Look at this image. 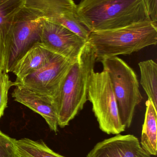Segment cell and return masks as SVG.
Returning <instances> with one entry per match:
<instances>
[{
	"mask_svg": "<svg viewBox=\"0 0 157 157\" xmlns=\"http://www.w3.org/2000/svg\"><path fill=\"white\" fill-rule=\"evenodd\" d=\"M76 12L91 32L151 21L144 0H82Z\"/></svg>",
	"mask_w": 157,
	"mask_h": 157,
	"instance_id": "obj_1",
	"label": "cell"
},
{
	"mask_svg": "<svg viewBox=\"0 0 157 157\" xmlns=\"http://www.w3.org/2000/svg\"><path fill=\"white\" fill-rule=\"evenodd\" d=\"M96 62L95 50L87 41L65 76L54 99L58 126L69 125L87 101L89 80Z\"/></svg>",
	"mask_w": 157,
	"mask_h": 157,
	"instance_id": "obj_2",
	"label": "cell"
},
{
	"mask_svg": "<svg viewBox=\"0 0 157 157\" xmlns=\"http://www.w3.org/2000/svg\"><path fill=\"white\" fill-rule=\"evenodd\" d=\"M157 23H135L112 30L90 33L87 42L94 48L96 62L130 55L157 43Z\"/></svg>",
	"mask_w": 157,
	"mask_h": 157,
	"instance_id": "obj_3",
	"label": "cell"
},
{
	"mask_svg": "<svg viewBox=\"0 0 157 157\" xmlns=\"http://www.w3.org/2000/svg\"><path fill=\"white\" fill-rule=\"evenodd\" d=\"M108 74L117 99L120 118L125 128L132 122L135 108L143 99L137 75L134 70L118 57L101 61Z\"/></svg>",
	"mask_w": 157,
	"mask_h": 157,
	"instance_id": "obj_4",
	"label": "cell"
},
{
	"mask_svg": "<svg viewBox=\"0 0 157 157\" xmlns=\"http://www.w3.org/2000/svg\"><path fill=\"white\" fill-rule=\"evenodd\" d=\"M87 100L92 103V110L101 131L115 135L125 131L110 78L106 71L92 73Z\"/></svg>",
	"mask_w": 157,
	"mask_h": 157,
	"instance_id": "obj_5",
	"label": "cell"
},
{
	"mask_svg": "<svg viewBox=\"0 0 157 157\" xmlns=\"http://www.w3.org/2000/svg\"><path fill=\"white\" fill-rule=\"evenodd\" d=\"M43 19L23 7L14 17L10 31V45L6 72H10L17 61L34 44L40 42Z\"/></svg>",
	"mask_w": 157,
	"mask_h": 157,
	"instance_id": "obj_6",
	"label": "cell"
},
{
	"mask_svg": "<svg viewBox=\"0 0 157 157\" xmlns=\"http://www.w3.org/2000/svg\"><path fill=\"white\" fill-rule=\"evenodd\" d=\"M77 59H69L55 54L47 65L21 80L15 81L13 82V86H23L54 99Z\"/></svg>",
	"mask_w": 157,
	"mask_h": 157,
	"instance_id": "obj_7",
	"label": "cell"
},
{
	"mask_svg": "<svg viewBox=\"0 0 157 157\" xmlns=\"http://www.w3.org/2000/svg\"><path fill=\"white\" fill-rule=\"evenodd\" d=\"M40 42L53 53L76 59L87 41L63 26L43 19Z\"/></svg>",
	"mask_w": 157,
	"mask_h": 157,
	"instance_id": "obj_8",
	"label": "cell"
},
{
	"mask_svg": "<svg viewBox=\"0 0 157 157\" xmlns=\"http://www.w3.org/2000/svg\"><path fill=\"white\" fill-rule=\"evenodd\" d=\"M133 135H116L95 145L86 157H152Z\"/></svg>",
	"mask_w": 157,
	"mask_h": 157,
	"instance_id": "obj_9",
	"label": "cell"
},
{
	"mask_svg": "<svg viewBox=\"0 0 157 157\" xmlns=\"http://www.w3.org/2000/svg\"><path fill=\"white\" fill-rule=\"evenodd\" d=\"M12 97L15 101L25 105L42 116L50 129L57 133L58 116L53 99L21 86H16Z\"/></svg>",
	"mask_w": 157,
	"mask_h": 157,
	"instance_id": "obj_10",
	"label": "cell"
},
{
	"mask_svg": "<svg viewBox=\"0 0 157 157\" xmlns=\"http://www.w3.org/2000/svg\"><path fill=\"white\" fill-rule=\"evenodd\" d=\"M55 54L41 42H37L17 61L9 72L16 76L15 81L21 80L47 65Z\"/></svg>",
	"mask_w": 157,
	"mask_h": 157,
	"instance_id": "obj_11",
	"label": "cell"
},
{
	"mask_svg": "<svg viewBox=\"0 0 157 157\" xmlns=\"http://www.w3.org/2000/svg\"><path fill=\"white\" fill-rule=\"evenodd\" d=\"M25 4V0H0V72H6L11 25Z\"/></svg>",
	"mask_w": 157,
	"mask_h": 157,
	"instance_id": "obj_12",
	"label": "cell"
},
{
	"mask_svg": "<svg viewBox=\"0 0 157 157\" xmlns=\"http://www.w3.org/2000/svg\"><path fill=\"white\" fill-rule=\"evenodd\" d=\"M24 7L40 18L56 21L64 15L76 10L73 0H25Z\"/></svg>",
	"mask_w": 157,
	"mask_h": 157,
	"instance_id": "obj_13",
	"label": "cell"
},
{
	"mask_svg": "<svg viewBox=\"0 0 157 157\" xmlns=\"http://www.w3.org/2000/svg\"><path fill=\"white\" fill-rule=\"evenodd\" d=\"M146 110L141 135V146L151 156H156L157 152V110L150 100L146 102Z\"/></svg>",
	"mask_w": 157,
	"mask_h": 157,
	"instance_id": "obj_14",
	"label": "cell"
},
{
	"mask_svg": "<svg viewBox=\"0 0 157 157\" xmlns=\"http://www.w3.org/2000/svg\"><path fill=\"white\" fill-rule=\"evenodd\" d=\"M141 73L140 83L156 109H157V64L153 60L138 63Z\"/></svg>",
	"mask_w": 157,
	"mask_h": 157,
	"instance_id": "obj_15",
	"label": "cell"
},
{
	"mask_svg": "<svg viewBox=\"0 0 157 157\" xmlns=\"http://www.w3.org/2000/svg\"><path fill=\"white\" fill-rule=\"evenodd\" d=\"M16 145L19 157H66L54 152L42 140L22 138L16 140Z\"/></svg>",
	"mask_w": 157,
	"mask_h": 157,
	"instance_id": "obj_16",
	"label": "cell"
},
{
	"mask_svg": "<svg viewBox=\"0 0 157 157\" xmlns=\"http://www.w3.org/2000/svg\"><path fill=\"white\" fill-rule=\"evenodd\" d=\"M55 23L63 26L86 41L91 33L85 25L79 19L76 10L64 15Z\"/></svg>",
	"mask_w": 157,
	"mask_h": 157,
	"instance_id": "obj_17",
	"label": "cell"
},
{
	"mask_svg": "<svg viewBox=\"0 0 157 157\" xmlns=\"http://www.w3.org/2000/svg\"><path fill=\"white\" fill-rule=\"evenodd\" d=\"M13 84L7 73L0 72V119L7 107L8 91Z\"/></svg>",
	"mask_w": 157,
	"mask_h": 157,
	"instance_id": "obj_18",
	"label": "cell"
},
{
	"mask_svg": "<svg viewBox=\"0 0 157 157\" xmlns=\"http://www.w3.org/2000/svg\"><path fill=\"white\" fill-rule=\"evenodd\" d=\"M16 141L0 130V157H19Z\"/></svg>",
	"mask_w": 157,
	"mask_h": 157,
	"instance_id": "obj_19",
	"label": "cell"
},
{
	"mask_svg": "<svg viewBox=\"0 0 157 157\" xmlns=\"http://www.w3.org/2000/svg\"><path fill=\"white\" fill-rule=\"evenodd\" d=\"M151 22L157 23V0H144Z\"/></svg>",
	"mask_w": 157,
	"mask_h": 157,
	"instance_id": "obj_20",
	"label": "cell"
}]
</instances>
